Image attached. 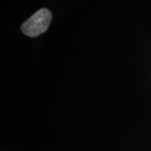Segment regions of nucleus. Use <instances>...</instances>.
<instances>
[{
	"instance_id": "f257e3e1",
	"label": "nucleus",
	"mask_w": 151,
	"mask_h": 151,
	"mask_svg": "<svg viewBox=\"0 0 151 151\" xmlns=\"http://www.w3.org/2000/svg\"><path fill=\"white\" fill-rule=\"evenodd\" d=\"M51 20L52 14L48 9H39L22 23V32L28 37H37L48 30Z\"/></svg>"
}]
</instances>
